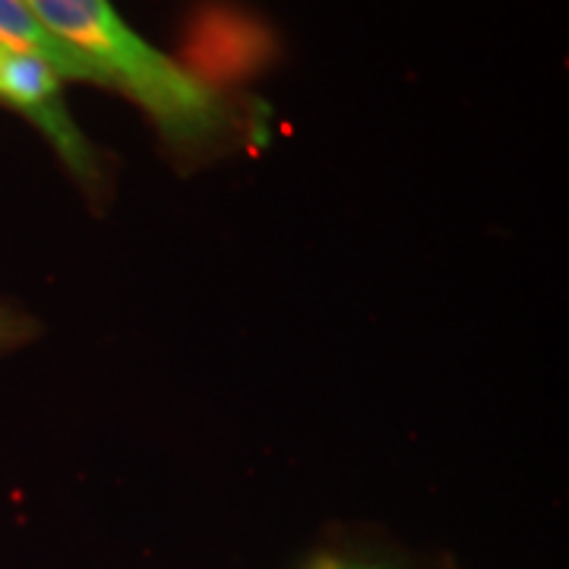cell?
I'll return each mask as SVG.
<instances>
[{"instance_id":"obj_1","label":"cell","mask_w":569,"mask_h":569,"mask_svg":"<svg viewBox=\"0 0 569 569\" xmlns=\"http://www.w3.org/2000/svg\"><path fill=\"white\" fill-rule=\"evenodd\" d=\"M41 26L118 86L174 142H203L222 127V104L183 67L121 22L111 0H26Z\"/></svg>"},{"instance_id":"obj_2","label":"cell","mask_w":569,"mask_h":569,"mask_svg":"<svg viewBox=\"0 0 569 569\" xmlns=\"http://www.w3.org/2000/svg\"><path fill=\"white\" fill-rule=\"evenodd\" d=\"M0 102L36 123L77 174H96V156L63 108L61 77L41 58L0 44Z\"/></svg>"},{"instance_id":"obj_3","label":"cell","mask_w":569,"mask_h":569,"mask_svg":"<svg viewBox=\"0 0 569 569\" xmlns=\"http://www.w3.org/2000/svg\"><path fill=\"white\" fill-rule=\"evenodd\" d=\"M190 54L203 73L234 77L263 61L269 44L260 26L238 17L228 7H212V10H200L190 29Z\"/></svg>"},{"instance_id":"obj_4","label":"cell","mask_w":569,"mask_h":569,"mask_svg":"<svg viewBox=\"0 0 569 569\" xmlns=\"http://www.w3.org/2000/svg\"><path fill=\"white\" fill-rule=\"evenodd\" d=\"M0 44L22 51V54H36L48 63L58 77L80 82H102L99 70L82 61L77 51H70L61 39H54L41 20L29 10L26 0H0Z\"/></svg>"}]
</instances>
